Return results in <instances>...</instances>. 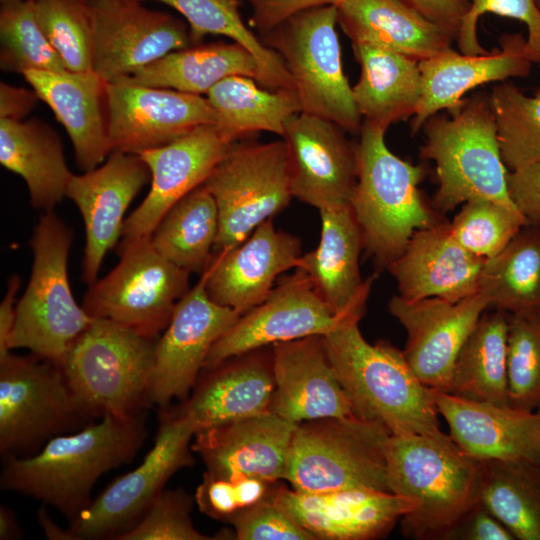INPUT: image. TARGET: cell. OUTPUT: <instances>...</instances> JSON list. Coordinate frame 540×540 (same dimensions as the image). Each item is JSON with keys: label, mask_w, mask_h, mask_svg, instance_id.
<instances>
[{"label": "cell", "mask_w": 540, "mask_h": 540, "mask_svg": "<svg viewBox=\"0 0 540 540\" xmlns=\"http://www.w3.org/2000/svg\"><path fill=\"white\" fill-rule=\"evenodd\" d=\"M269 411L295 424L354 415L328 359L323 335L272 345Z\"/></svg>", "instance_id": "26"}, {"label": "cell", "mask_w": 540, "mask_h": 540, "mask_svg": "<svg viewBox=\"0 0 540 540\" xmlns=\"http://www.w3.org/2000/svg\"><path fill=\"white\" fill-rule=\"evenodd\" d=\"M203 185L219 215L213 255L241 243L293 198L286 143L282 138L269 143L235 142Z\"/></svg>", "instance_id": "10"}, {"label": "cell", "mask_w": 540, "mask_h": 540, "mask_svg": "<svg viewBox=\"0 0 540 540\" xmlns=\"http://www.w3.org/2000/svg\"><path fill=\"white\" fill-rule=\"evenodd\" d=\"M229 522L238 540H316L268 496L232 515Z\"/></svg>", "instance_id": "49"}, {"label": "cell", "mask_w": 540, "mask_h": 540, "mask_svg": "<svg viewBox=\"0 0 540 540\" xmlns=\"http://www.w3.org/2000/svg\"><path fill=\"white\" fill-rule=\"evenodd\" d=\"M301 256V240L277 230L270 218L238 245L213 254L202 278L214 302L242 315L265 300L276 278L297 268Z\"/></svg>", "instance_id": "23"}, {"label": "cell", "mask_w": 540, "mask_h": 540, "mask_svg": "<svg viewBox=\"0 0 540 540\" xmlns=\"http://www.w3.org/2000/svg\"><path fill=\"white\" fill-rule=\"evenodd\" d=\"M427 19L438 24L455 40L463 17L469 10L464 0H401Z\"/></svg>", "instance_id": "54"}, {"label": "cell", "mask_w": 540, "mask_h": 540, "mask_svg": "<svg viewBox=\"0 0 540 540\" xmlns=\"http://www.w3.org/2000/svg\"><path fill=\"white\" fill-rule=\"evenodd\" d=\"M390 435L383 425L355 415L302 422L293 435L284 480L305 493L389 491L385 446Z\"/></svg>", "instance_id": "8"}, {"label": "cell", "mask_w": 540, "mask_h": 540, "mask_svg": "<svg viewBox=\"0 0 540 540\" xmlns=\"http://www.w3.org/2000/svg\"><path fill=\"white\" fill-rule=\"evenodd\" d=\"M72 240V231L53 211L41 216L30 241L32 272L16 304L10 350L26 348L60 363L91 324L93 318L76 303L69 284L67 264Z\"/></svg>", "instance_id": "7"}, {"label": "cell", "mask_w": 540, "mask_h": 540, "mask_svg": "<svg viewBox=\"0 0 540 540\" xmlns=\"http://www.w3.org/2000/svg\"><path fill=\"white\" fill-rule=\"evenodd\" d=\"M344 319L332 312L306 272L295 268L214 343L204 368L275 343L324 336Z\"/></svg>", "instance_id": "17"}, {"label": "cell", "mask_w": 540, "mask_h": 540, "mask_svg": "<svg viewBox=\"0 0 540 540\" xmlns=\"http://www.w3.org/2000/svg\"><path fill=\"white\" fill-rule=\"evenodd\" d=\"M469 10L462 19L456 41L461 53L483 54L477 36V22L481 15L493 13L521 21L527 27V47L534 63L540 65V11L535 0H464Z\"/></svg>", "instance_id": "48"}, {"label": "cell", "mask_w": 540, "mask_h": 540, "mask_svg": "<svg viewBox=\"0 0 540 540\" xmlns=\"http://www.w3.org/2000/svg\"><path fill=\"white\" fill-rule=\"evenodd\" d=\"M237 75L253 78L260 85L261 70L255 57L238 43L217 42L172 51L125 77L139 85L201 95Z\"/></svg>", "instance_id": "35"}, {"label": "cell", "mask_w": 540, "mask_h": 540, "mask_svg": "<svg viewBox=\"0 0 540 540\" xmlns=\"http://www.w3.org/2000/svg\"><path fill=\"white\" fill-rule=\"evenodd\" d=\"M3 1H6V0H1V2H3Z\"/></svg>", "instance_id": "61"}, {"label": "cell", "mask_w": 540, "mask_h": 540, "mask_svg": "<svg viewBox=\"0 0 540 540\" xmlns=\"http://www.w3.org/2000/svg\"><path fill=\"white\" fill-rule=\"evenodd\" d=\"M146 419L144 411L104 413L78 432L52 437L35 455H5L0 487L41 500L71 522L90 505L98 478L134 459L147 437Z\"/></svg>", "instance_id": "1"}, {"label": "cell", "mask_w": 540, "mask_h": 540, "mask_svg": "<svg viewBox=\"0 0 540 540\" xmlns=\"http://www.w3.org/2000/svg\"><path fill=\"white\" fill-rule=\"evenodd\" d=\"M193 498L182 489H163L142 518L116 540H209L193 525Z\"/></svg>", "instance_id": "47"}, {"label": "cell", "mask_w": 540, "mask_h": 540, "mask_svg": "<svg viewBox=\"0 0 540 540\" xmlns=\"http://www.w3.org/2000/svg\"><path fill=\"white\" fill-rule=\"evenodd\" d=\"M385 456L389 491L416 503L400 520L405 537L445 539L479 502L482 461L441 430L390 435Z\"/></svg>", "instance_id": "3"}, {"label": "cell", "mask_w": 540, "mask_h": 540, "mask_svg": "<svg viewBox=\"0 0 540 540\" xmlns=\"http://www.w3.org/2000/svg\"><path fill=\"white\" fill-rule=\"evenodd\" d=\"M386 131L362 124L356 144L357 184L350 207L361 229L364 248L388 267L406 248L415 231L438 224L418 184L422 166L412 165L386 145Z\"/></svg>", "instance_id": "4"}, {"label": "cell", "mask_w": 540, "mask_h": 540, "mask_svg": "<svg viewBox=\"0 0 540 540\" xmlns=\"http://www.w3.org/2000/svg\"><path fill=\"white\" fill-rule=\"evenodd\" d=\"M36 20L72 72L93 71V22L85 0H34ZM94 72V71H93Z\"/></svg>", "instance_id": "44"}, {"label": "cell", "mask_w": 540, "mask_h": 540, "mask_svg": "<svg viewBox=\"0 0 540 540\" xmlns=\"http://www.w3.org/2000/svg\"><path fill=\"white\" fill-rule=\"evenodd\" d=\"M196 430L185 417L163 410L154 444L143 462L104 489L65 529V540L112 538L131 529L180 469L193 464Z\"/></svg>", "instance_id": "13"}, {"label": "cell", "mask_w": 540, "mask_h": 540, "mask_svg": "<svg viewBox=\"0 0 540 540\" xmlns=\"http://www.w3.org/2000/svg\"><path fill=\"white\" fill-rule=\"evenodd\" d=\"M107 113L111 152L138 154L215 124L214 111L201 95L139 85L126 77L107 83Z\"/></svg>", "instance_id": "15"}, {"label": "cell", "mask_w": 540, "mask_h": 540, "mask_svg": "<svg viewBox=\"0 0 540 540\" xmlns=\"http://www.w3.org/2000/svg\"><path fill=\"white\" fill-rule=\"evenodd\" d=\"M484 261L455 240L448 223L439 222L415 231L387 269L405 299L456 302L478 292Z\"/></svg>", "instance_id": "29"}, {"label": "cell", "mask_w": 540, "mask_h": 540, "mask_svg": "<svg viewBox=\"0 0 540 540\" xmlns=\"http://www.w3.org/2000/svg\"><path fill=\"white\" fill-rule=\"evenodd\" d=\"M533 63L527 40L519 33L503 34L500 47L483 54H464L451 49L419 61L422 92L410 121L411 133H418L441 110L457 112L464 102L463 96L480 85L527 77Z\"/></svg>", "instance_id": "25"}, {"label": "cell", "mask_w": 540, "mask_h": 540, "mask_svg": "<svg viewBox=\"0 0 540 540\" xmlns=\"http://www.w3.org/2000/svg\"><path fill=\"white\" fill-rule=\"evenodd\" d=\"M215 114V127L233 144L257 132L283 136L286 122L301 112L294 89L269 90L246 76H230L206 94Z\"/></svg>", "instance_id": "36"}, {"label": "cell", "mask_w": 540, "mask_h": 540, "mask_svg": "<svg viewBox=\"0 0 540 540\" xmlns=\"http://www.w3.org/2000/svg\"><path fill=\"white\" fill-rule=\"evenodd\" d=\"M150 179V170L139 155L120 151H112L103 165L72 175L66 197L84 221L82 278L87 284L97 280L104 256L121 237L127 208Z\"/></svg>", "instance_id": "20"}, {"label": "cell", "mask_w": 540, "mask_h": 540, "mask_svg": "<svg viewBox=\"0 0 540 540\" xmlns=\"http://www.w3.org/2000/svg\"><path fill=\"white\" fill-rule=\"evenodd\" d=\"M449 435L479 460H525L540 464V410L473 401L433 390Z\"/></svg>", "instance_id": "28"}, {"label": "cell", "mask_w": 540, "mask_h": 540, "mask_svg": "<svg viewBox=\"0 0 540 540\" xmlns=\"http://www.w3.org/2000/svg\"><path fill=\"white\" fill-rule=\"evenodd\" d=\"M478 292L508 314L540 311V226L527 225L483 263Z\"/></svg>", "instance_id": "38"}, {"label": "cell", "mask_w": 540, "mask_h": 540, "mask_svg": "<svg viewBox=\"0 0 540 540\" xmlns=\"http://www.w3.org/2000/svg\"><path fill=\"white\" fill-rule=\"evenodd\" d=\"M509 197L528 225L540 226V161L510 170Z\"/></svg>", "instance_id": "50"}, {"label": "cell", "mask_w": 540, "mask_h": 540, "mask_svg": "<svg viewBox=\"0 0 540 540\" xmlns=\"http://www.w3.org/2000/svg\"><path fill=\"white\" fill-rule=\"evenodd\" d=\"M0 163L25 181L31 205L53 211L72 177L61 141L38 121L0 119Z\"/></svg>", "instance_id": "34"}, {"label": "cell", "mask_w": 540, "mask_h": 540, "mask_svg": "<svg viewBox=\"0 0 540 540\" xmlns=\"http://www.w3.org/2000/svg\"><path fill=\"white\" fill-rule=\"evenodd\" d=\"M535 3H536V5H537V7H538V9L540 11V0H535Z\"/></svg>", "instance_id": "60"}, {"label": "cell", "mask_w": 540, "mask_h": 540, "mask_svg": "<svg viewBox=\"0 0 540 540\" xmlns=\"http://www.w3.org/2000/svg\"><path fill=\"white\" fill-rule=\"evenodd\" d=\"M38 520L47 538L65 540V529H60L47 515L44 508L38 511Z\"/></svg>", "instance_id": "58"}, {"label": "cell", "mask_w": 540, "mask_h": 540, "mask_svg": "<svg viewBox=\"0 0 540 540\" xmlns=\"http://www.w3.org/2000/svg\"><path fill=\"white\" fill-rule=\"evenodd\" d=\"M337 24L352 44L377 45L418 62L451 50L454 40L401 0H342Z\"/></svg>", "instance_id": "32"}, {"label": "cell", "mask_w": 540, "mask_h": 540, "mask_svg": "<svg viewBox=\"0 0 540 540\" xmlns=\"http://www.w3.org/2000/svg\"><path fill=\"white\" fill-rule=\"evenodd\" d=\"M195 501L203 513L217 520L227 521L241 510L235 481L206 474L196 490Z\"/></svg>", "instance_id": "51"}, {"label": "cell", "mask_w": 540, "mask_h": 540, "mask_svg": "<svg viewBox=\"0 0 540 540\" xmlns=\"http://www.w3.org/2000/svg\"><path fill=\"white\" fill-rule=\"evenodd\" d=\"M157 339L93 318L59 363L80 405L90 415L142 412L149 405Z\"/></svg>", "instance_id": "6"}, {"label": "cell", "mask_w": 540, "mask_h": 540, "mask_svg": "<svg viewBox=\"0 0 540 540\" xmlns=\"http://www.w3.org/2000/svg\"><path fill=\"white\" fill-rule=\"evenodd\" d=\"M508 313H483L454 365L448 393L509 405L507 381Z\"/></svg>", "instance_id": "37"}, {"label": "cell", "mask_w": 540, "mask_h": 540, "mask_svg": "<svg viewBox=\"0 0 540 540\" xmlns=\"http://www.w3.org/2000/svg\"><path fill=\"white\" fill-rule=\"evenodd\" d=\"M240 316L214 302L201 277L179 300L164 333L157 339L149 405L164 410L173 399L186 400L212 346Z\"/></svg>", "instance_id": "14"}, {"label": "cell", "mask_w": 540, "mask_h": 540, "mask_svg": "<svg viewBox=\"0 0 540 540\" xmlns=\"http://www.w3.org/2000/svg\"><path fill=\"white\" fill-rule=\"evenodd\" d=\"M85 1H86L88 4L91 5V4H93V3L97 2V1H100V0H85Z\"/></svg>", "instance_id": "59"}, {"label": "cell", "mask_w": 540, "mask_h": 540, "mask_svg": "<svg viewBox=\"0 0 540 540\" xmlns=\"http://www.w3.org/2000/svg\"><path fill=\"white\" fill-rule=\"evenodd\" d=\"M479 501L519 540H540V464L482 461Z\"/></svg>", "instance_id": "40"}, {"label": "cell", "mask_w": 540, "mask_h": 540, "mask_svg": "<svg viewBox=\"0 0 540 540\" xmlns=\"http://www.w3.org/2000/svg\"><path fill=\"white\" fill-rule=\"evenodd\" d=\"M352 47L361 68L352 91L363 123L386 131L412 118L422 92L419 62L369 43Z\"/></svg>", "instance_id": "33"}, {"label": "cell", "mask_w": 540, "mask_h": 540, "mask_svg": "<svg viewBox=\"0 0 540 540\" xmlns=\"http://www.w3.org/2000/svg\"><path fill=\"white\" fill-rule=\"evenodd\" d=\"M21 284V279L13 275L8 280L6 294L0 304V358L10 353L9 339L16 319L15 297Z\"/></svg>", "instance_id": "56"}, {"label": "cell", "mask_w": 540, "mask_h": 540, "mask_svg": "<svg viewBox=\"0 0 540 540\" xmlns=\"http://www.w3.org/2000/svg\"><path fill=\"white\" fill-rule=\"evenodd\" d=\"M489 96L505 166L514 170L540 161V87L529 96L502 81Z\"/></svg>", "instance_id": "42"}, {"label": "cell", "mask_w": 540, "mask_h": 540, "mask_svg": "<svg viewBox=\"0 0 540 540\" xmlns=\"http://www.w3.org/2000/svg\"><path fill=\"white\" fill-rule=\"evenodd\" d=\"M337 6L299 12L262 34L282 58L298 96L301 113L360 133L363 119L344 74L336 31Z\"/></svg>", "instance_id": "9"}, {"label": "cell", "mask_w": 540, "mask_h": 540, "mask_svg": "<svg viewBox=\"0 0 540 540\" xmlns=\"http://www.w3.org/2000/svg\"><path fill=\"white\" fill-rule=\"evenodd\" d=\"M447 539L515 540L509 529L480 501L447 534Z\"/></svg>", "instance_id": "53"}, {"label": "cell", "mask_w": 540, "mask_h": 540, "mask_svg": "<svg viewBox=\"0 0 540 540\" xmlns=\"http://www.w3.org/2000/svg\"><path fill=\"white\" fill-rule=\"evenodd\" d=\"M118 265L90 285L83 309L148 336L159 337L189 288V272L162 256L151 237L121 241Z\"/></svg>", "instance_id": "11"}, {"label": "cell", "mask_w": 540, "mask_h": 540, "mask_svg": "<svg viewBox=\"0 0 540 540\" xmlns=\"http://www.w3.org/2000/svg\"><path fill=\"white\" fill-rule=\"evenodd\" d=\"M448 225L463 248L486 260L500 253L528 224L514 207L474 198L462 204Z\"/></svg>", "instance_id": "45"}, {"label": "cell", "mask_w": 540, "mask_h": 540, "mask_svg": "<svg viewBox=\"0 0 540 540\" xmlns=\"http://www.w3.org/2000/svg\"><path fill=\"white\" fill-rule=\"evenodd\" d=\"M297 425L268 411L199 431L191 447L210 477H254L273 483L285 479Z\"/></svg>", "instance_id": "24"}, {"label": "cell", "mask_w": 540, "mask_h": 540, "mask_svg": "<svg viewBox=\"0 0 540 540\" xmlns=\"http://www.w3.org/2000/svg\"><path fill=\"white\" fill-rule=\"evenodd\" d=\"M93 71L106 82L130 76L164 55L193 42L189 26L139 0H100L90 5Z\"/></svg>", "instance_id": "16"}, {"label": "cell", "mask_w": 540, "mask_h": 540, "mask_svg": "<svg viewBox=\"0 0 540 540\" xmlns=\"http://www.w3.org/2000/svg\"><path fill=\"white\" fill-rule=\"evenodd\" d=\"M509 405L540 410V311L508 315Z\"/></svg>", "instance_id": "46"}, {"label": "cell", "mask_w": 540, "mask_h": 540, "mask_svg": "<svg viewBox=\"0 0 540 540\" xmlns=\"http://www.w3.org/2000/svg\"><path fill=\"white\" fill-rule=\"evenodd\" d=\"M488 307L479 292L456 302L399 295L390 299L388 310L407 333L403 354L424 385L449 392L456 359Z\"/></svg>", "instance_id": "18"}, {"label": "cell", "mask_w": 540, "mask_h": 540, "mask_svg": "<svg viewBox=\"0 0 540 540\" xmlns=\"http://www.w3.org/2000/svg\"><path fill=\"white\" fill-rule=\"evenodd\" d=\"M153 1L174 8L186 19L193 44H198L208 34L226 36L255 57L261 70L262 87L269 90L294 89L291 76L280 55L267 47L243 21L240 0Z\"/></svg>", "instance_id": "41"}, {"label": "cell", "mask_w": 540, "mask_h": 540, "mask_svg": "<svg viewBox=\"0 0 540 540\" xmlns=\"http://www.w3.org/2000/svg\"><path fill=\"white\" fill-rule=\"evenodd\" d=\"M1 68L23 74L28 70L67 71L35 16L34 0H6L0 10Z\"/></svg>", "instance_id": "43"}, {"label": "cell", "mask_w": 540, "mask_h": 540, "mask_svg": "<svg viewBox=\"0 0 540 540\" xmlns=\"http://www.w3.org/2000/svg\"><path fill=\"white\" fill-rule=\"evenodd\" d=\"M233 144L209 124L167 145L138 153L150 170L151 186L125 219L122 241L151 237L170 208L206 181Z\"/></svg>", "instance_id": "21"}, {"label": "cell", "mask_w": 540, "mask_h": 540, "mask_svg": "<svg viewBox=\"0 0 540 540\" xmlns=\"http://www.w3.org/2000/svg\"><path fill=\"white\" fill-rule=\"evenodd\" d=\"M91 416L77 401L59 363L11 352L0 358V451H33Z\"/></svg>", "instance_id": "12"}, {"label": "cell", "mask_w": 540, "mask_h": 540, "mask_svg": "<svg viewBox=\"0 0 540 540\" xmlns=\"http://www.w3.org/2000/svg\"><path fill=\"white\" fill-rule=\"evenodd\" d=\"M39 97L35 91L11 86L2 82L0 85V119L21 120L35 106Z\"/></svg>", "instance_id": "55"}, {"label": "cell", "mask_w": 540, "mask_h": 540, "mask_svg": "<svg viewBox=\"0 0 540 540\" xmlns=\"http://www.w3.org/2000/svg\"><path fill=\"white\" fill-rule=\"evenodd\" d=\"M321 236L316 249L302 254L297 268L332 310L342 318L362 317L375 275L363 280L359 258L364 248L361 229L350 205L319 210Z\"/></svg>", "instance_id": "30"}, {"label": "cell", "mask_w": 540, "mask_h": 540, "mask_svg": "<svg viewBox=\"0 0 540 540\" xmlns=\"http://www.w3.org/2000/svg\"><path fill=\"white\" fill-rule=\"evenodd\" d=\"M22 537L21 529L12 510L0 506V539L10 540Z\"/></svg>", "instance_id": "57"}, {"label": "cell", "mask_w": 540, "mask_h": 540, "mask_svg": "<svg viewBox=\"0 0 540 540\" xmlns=\"http://www.w3.org/2000/svg\"><path fill=\"white\" fill-rule=\"evenodd\" d=\"M39 99L64 126L78 167L95 169L111 153L107 83L95 72L28 70L23 74Z\"/></svg>", "instance_id": "31"}, {"label": "cell", "mask_w": 540, "mask_h": 540, "mask_svg": "<svg viewBox=\"0 0 540 540\" xmlns=\"http://www.w3.org/2000/svg\"><path fill=\"white\" fill-rule=\"evenodd\" d=\"M269 497L315 539L325 540L382 537L416 508L410 498L366 489L305 493L277 486Z\"/></svg>", "instance_id": "22"}, {"label": "cell", "mask_w": 540, "mask_h": 540, "mask_svg": "<svg viewBox=\"0 0 540 540\" xmlns=\"http://www.w3.org/2000/svg\"><path fill=\"white\" fill-rule=\"evenodd\" d=\"M450 115L435 114L422 127L426 140L421 153L435 163L438 180L434 206L447 212L484 198L515 208L489 94H474Z\"/></svg>", "instance_id": "5"}, {"label": "cell", "mask_w": 540, "mask_h": 540, "mask_svg": "<svg viewBox=\"0 0 540 540\" xmlns=\"http://www.w3.org/2000/svg\"><path fill=\"white\" fill-rule=\"evenodd\" d=\"M336 123L293 115L281 137L287 146L291 192L318 210L350 205L357 184L356 145Z\"/></svg>", "instance_id": "19"}, {"label": "cell", "mask_w": 540, "mask_h": 540, "mask_svg": "<svg viewBox=\"0 0 540 540\" xmlns=\"http://www.w3.org/2000/svg\"><path fill=\"white\" fill-rule=\"evenodd\" d=\"M201 374L191 395L174 411L187 418L196 433L269 411L275 385L272 349L228 358Z\"/></svg>", "instance_id": "27"}, {"label": "cell", "mask_w": 540, "mask_h": 540, "mask_svg": "<svg viewBox=\"0 0 540 540\" xmlns=\"http://www.w3.org/2000/svg\"><path fill=\"white\" fill-rule=\"evenodd\" d=\"M361 318L347 317L323 336L353 414L383 425L391 435L439 431L433 389L418 379L403 351L387 341H366L359 329Z\"/></svg>", "instance_id": "2"}, {"label": "cell", "mask_w": 540, "mask_h": 540, "mask_svg": "<svg viewBox=\"0 0 540 540\" xmlns=\"http://www.w3.org/2000/svg\"><path fill=\"white\" fill-rule=\"evenodd\" d=\"M251 7L250 25L261 34L291 16L316 7L337 6L342 0H247Z\"/></svg>", "instance_id": "52"}, {"label": "cell", "mask_w": 540, "mask_h": 540, "mask_svg": "<svg viewBox=\"0 0 540 540\" xmlns=\"http://www.w3.org/2000/svg\"><path fill=\"white\" fill-rule=\"evenodd\" d=\"M219 230L216 202L202 184L165 214L151 235L154 248L189 273H203L212 257Z\"/></svg>", "instance_id": "39"}]
</instances>
